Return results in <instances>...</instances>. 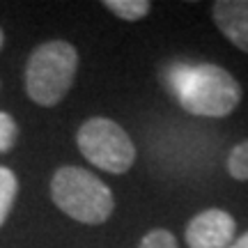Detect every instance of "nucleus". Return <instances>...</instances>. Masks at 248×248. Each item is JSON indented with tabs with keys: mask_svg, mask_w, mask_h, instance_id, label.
Masks as SVG:
<instances>
[{
	"mask_svg": "<svg viewBox=\"0 0 248 248\" xmlns=\"http://www.w3.org/2000/svg\"><path fill=\"white\" fill-rule=\"evenodd\" d=\"M166 80L182 108L198 117H225L241 101V88L234 76L209 62H177L168 69Z\"/></svg>",
	"mask_w": 248,
	"mask_h": 248,
	"instance_id": "1",
	"label": "nucleus"
},
{
	"mask_svg": "<svg viewBox=\"0 0 248 248\" xmlns=\"http://www.w3.org/2000/svg\"><path fill=\"white\" fill-rule=\"evenodd\" d=\"M78 69V53L69 42H46L28 58L26 90L39 106H55L69 92Z\"/></svg>",
	"mask_w": 248,
	"mask_h": 248,
	"instance_id": "2",
	"label": "nucleus"
},
{
	"mask_svg": "<svg viewBox=\"0 0 248 248\" xmlns=\"http://www.w3.org/2000/svg\"><path fill=\"white\" fill-rule=\"evenodd\" d=\"M51 198L74 221L99 225L113 214V193L97 175L76 166H64L51 179Z\"/></svg>",
	"mask_w": 248,
	"mask_h": 248,
	"instance_id": "3",
	"label": "nucleus"
},
{
	"mask_svg": "<svg viewBox=\"0 0 248 248\" xmlns=\"http://www.w3.org/2000/svg\"><path fill=\"white\" fill-rule=\"evenodd\" d=\"M78 150L97 168L122 175L136 161V147L129 133L108 117H92L78 129Z\"/></svg>",
	"mask_w": 248,
	"mask_h": 248,
	"instance_id": "4",
	"label": "nucleus"
},
{
	"mask_svg": "<svg viewBox=\"0 0 248 248\" xmlns=\"http://www.w3.org/2000/svg\"><path fill=\"white\" fill-rule=\"evenodd\" d=\"M237 223L223 209H204L186 225L188 248H228L234 239Z\"/></svg>",
	"mask_w": 248,
	"mask_h": 248,
	"instance_id": "5",
	"label": "nucleus"
},
{
	"mask_svg": "<svg viewBox=\"0 0 248 248\" xmlns=\"http://www.w3.org/2000/svg\"><path fill=\"white\" fill-rule=\"evenodd\" d=\"M214 21L232 44L248 53V0L214 2Z\"/></svg>",
	"mask_w": 248,
	"mask_h": 248,
	"instance_id": "6",
	"label": "nucleus"
},
{
	"mask_svg": "<svg viewBox=\"0 0 248 248\" xmlns=\"http://www.w3.org/2000/svg\"><path fill=\"white\" fill-rule=\"evenodd\" d=\"M106 9H110L115 16L124 21H138V18L150 14L152 5L147 0H106Z\"/></svg>",
	"mask_w": 248,
	"mask_h": 248,
	"instance_id": "7",
	"label": "nucleus"
},
{
	"mask_svg": "<svg viewBox=\"0 0 248 248\" xmlns=\"http://www.w3.org/2000/svg\"><path fill=\"white\" fill-rule=\"evenodd\" d=\"M16 191H18L16 175H14L9 168H2V166H0V225L5 223L7 214L12 212V204H14Z\"/></svg>",
	"mask_w": 248,
	"mask_h": 248,
	"instance_id": "8",
	"label": "nucleus"
},
{
	"mask_svg": "<svg viewBox=\"0 0 248 248\" xmlns=\"http://www.w3.org/2000/svg\"><path fill=\"white\" fill-rule=\"evenodd\" d=\"M228 170L234 179L239 182H246L248 179V140L234 145L228 156Z\"/></svg>",
	"mask_w": 248,
	"mask_h": 248,
	"instance_id": "9",
	"label": "nucleus"
},
{
	"mask_svg": "<svg viewBox=\"0 0 248 248\" xmlns=\"http://www.w3.org/2000/svg\"><path fill=\"white\" fill-rule=\"evenodd\" d=\"M138 248H177V239L168 230H152L142 237Z\"/></svg>",
	"mask_w": 248,
	"mask_h": 248,
	"instance_id": "10",
	"label": "nucleus"
},
{
	"mask_svg": "<svg viewBox=\"0 0 248 248\" xmlns=\"http://www.w3.org/2000/svg\"><path fill=\"white\" fill-rule=\"evenodd\" d=\"M16 133L18 129L14 117L7 115V113H0V154L12 150V145L16 140Z\"/></svg>",
	"mask_w": 248,
	"mask_h": 248,
	"instance_id": "11",
	"label": "nucleus"
},
{
	"mask_svg": "<svg viewBox=\"0 0 248 248\" xmlns=\"http://www.w3.org/2000/svg\"><path fill=\"white\" fill-rule=\"evenodd\" d=\"M228 248H248V232L244 234V237H239L237 241H232Z\"/></svg>",
	"mask_w": 248,
	"mask_h": 248,
	"instance_id": "12",
	"label": "nucleus"
},
{
	"mask_svg": "<svg viewBox=\"0 0 248 248\" xmlns=\"http://www.w3.org/2000/svg\"><path fill=\"white\" fill-rule=\"evenodd\" d=\"M2 42H5V37H2V30H0V48H2Z\"/></svg>",
	"mask_w": 248,
	"mask_h": 248,
	"instance_id": "13",
	"label": "nucleus"
}]
</instances>
